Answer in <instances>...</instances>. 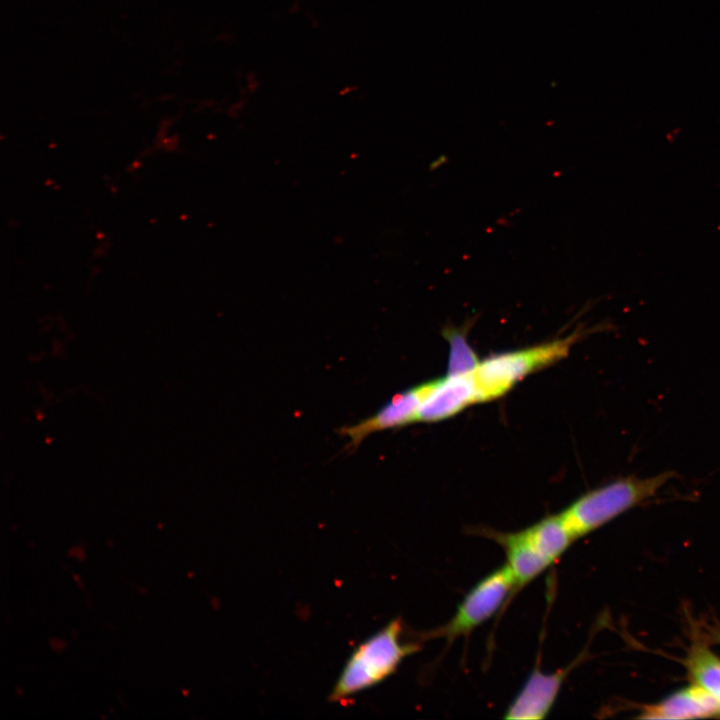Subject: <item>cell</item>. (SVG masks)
<instances>
[{"mask_svg":"<svg viewBox=\"0 0 720 720\" xmlns=\"http://www.w3.org/2000/svg\"><path fill=\"white\" fill-rule=\"evenodd\" d=\"M403 632L402 619L397 617L360 643L345 662L328 701H343L390 677L407 656L421 648L418 642L403 641Z\"/></svg>","mask_w":720,"mask_h":720,"instance_id":"cell-1","label":"cell"},{"mask_svg":"<svg viewBox=\"0 0 720 720\" xmlns=\"http://www.w3.org/2000/svg\"><path fill=\"white\" fill-rule=\"evenodd\" d=\"M673 475L665 471L649 477L615 479L580 496L560 515L577 539L653 497Z\"/></svg>","mask_w":720,"mask_h":720,"instance_id":"cell-2","label":"cell"},{"mask_svg":"<svg viewBox=\"0 0 720 720\" xmlns=\"http://www.w3.org/2000/svg\"><path fill=\"white\" fill-rule=\"evenodd\" d=\"M579 336L576 331L564 338L480 361L472 373L477 402L499 398L532 372L564 358Z\"/></svg>","mask_w":720,"mask_h":720,"instance_id":"cell-3","label":"cell"},{"mask_svg":"<svg viewBox=\"0 0 720 720\" xmlns=\"http://www.w3.org/2000/svg\"><path fill=\"white\" fill-rule=\"evenodd\" d=\"M515 591L512 573L505 564L480 580L463 598L454 616L428 637H444L449 641L469 634L490 619Z\"/></svg>","mask_w":720,"mask_h":720,"instance_id":"cell-4","label":"cell"},{"mask_svg":"<svg viewBox=\"0 0 720 720\" xmlns=\"http://www.w3.org/2000/svg\"><path fill=\"white\" fill-rule=\"evenodd\" d=\"M430 385L431 381L396 394L372 416L354 425L343 426L338 432L346 436L350 440V445L356 448L366 437L375 432L417 421L420 404Z\"/></svg>","mask_w":720,"mask_h":720,"instance_id":"cell-5","label":"cell"},{"mask_svg":"<svg viewBox=\"0 0 720 720\" xmlns=\"http://www.w3.org/2000/svg\"><path fill=\"white\" fill-rule=\"evenodd\" d=\"M477 402L476 389L470 374L449 375L431 381L417 414V421L436 422L454 416Z\"/></svg>","mask_w":720,"mask_h":720,"instance_id":"cell-6","label":"cell"},{"mask_svg":"<svg viewBox=\"0 0 720 720\" xmlns=\"http://www.w3.org/2000/svg\"><path fill=\"white\" fill-rule=\"evenodd\" d=\"M567 671L535 669L506 710L505 719L538 720L550 712Z\"/></svg>","mask_w":720,"mask_h":720,"instance_id":"cell-7","label":"cell"},{"mask_svg":"<svg viewBox=\"0 0 720 720\" xmlns=\"http://www.w3.org/2000/svg\"><path fill=\"white\" fill-rule=\"evenodd\" d=\"M720 715V700L704 688L694 685L680 690L658 704L648 705L643 719H693Z\"/></svg>","mask_w":720,"mask_h":720,"instance_id":"cell-8","label":"cell"},{"mask_svg":"<svg viewBox=\"0 0 720 720\" xmlns=\"http://www.w3.org/2000/svg\"><path fill=\"white\" fill-rule=\"evenodd\" d=\"M495 540L503 546L515 590L539 576L551 564L538 552L524 530L513 533H494Z\"/></svg>","mask_w":720,"mask_h":720,"instance_id":"cell-9","label":"cell"},{"mask_svg":"<svg viewBox=\"0 0 720 720\" xmlns=\"http://www.w3.org/2000/svg\"><path fill=\"white\" fill-rule=\"evenodd\" d=\"M523 530L550 564L558 560L576 540L560 513L544 518Z\"/></svg>","mask_w":720,"mask_h":720,"instance_id":"cell-10","label":"cell"},{"mask_svg":"<svg viewBox=\"0 0 720 720\" xmlns=\"http://www.w3.org/2000/svg\"><path fill=\"white\" fill-rule=\"evenodd\" d=\"M687 667L695 684L720 700V659L707 647L696 645L688 654Z\"/></svg>","mask_w":720,"mask_h":720,"instance_id":"cell-11","label":"cell"},{"mask_svg":"<svg viewBox=\"0 0 720 720\" xmlns=\"http://www.w3.org/2000/svg\"><path fill=\"white\" fill-rule=\"evenodd\" d=\"M469 320L463 327L446 326L442 334L449 343L448 374H470L480 361L466 338Z\"/></svg>","mask_w":720,"mask_h":720,"instance_id":"cell-12","label":"cell"}]
</instances>
